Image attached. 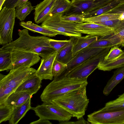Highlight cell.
<instances>
[{
  "mask_svg": "<svg viewBox=\"0 0 124 124\" xmlns=\"http://www.w3.org/2000/svg\"><path fill=\"white\" fill-rule=\"evenodd\" d=\"M80 1H83L85 0H79Z\"/></svg>",
  "mask_w": 124,
  "mask_h": 124,
  "instance_id": "44",
  "label": "cell"
},
{
  "mask_svg": "<svg viewBox=\"0 0 124 124\" xmlns=\"http://www.w3.org/2000/svg\"><path fill=\"white\" fill-rule=\"evenodd\" d=\"M115 34L118 35L124 42V19L119 21L114 28Z\"/></svg>",
  "mask_w": 124,
  "mask_h": 124,
  "instance_id": "36",
  "label": "cell"
},
{
  "mask_svg": "<svg viewBox=\"0 0 124 124\" xmlns=\"http://www.w3.org/2000/svg\"><path fill=\"white\" fill-rule=\"evenodd\" d=\"M30 98L27 101L19 106L14 107L13 113L9 120V124H17L31 108Z\"/></svg>",
  "mask_w": 124,
  "mask_h": 124,
  "instance_id": "17",
  "label": "cell"
},
{
  "mask_svg": "<svg viewBox=\"0 0 124 124\" xmlns=\"http://www.w3.org/2000/svg\"><path fill=\"white\" fill-rule=\"evenodd\" d=\"M54 0H44L34 8V20L39 24L42 23L49 15Z\"/></svg>",
  "mask_w": 124,
  "mask_h": 124,
  "instance_id": "15",
  "label": "cell"
},
{
  "mask_svg": "<svg viewBox=\"0 0 124 124\" xmlns=\"http://www.w3.org/2000/svg\"><path fill=\"white\" fill-rule=\"evenodd\" d=\"M123 96H124V93H123V94L120 95H119L118 96V97H122Z\"/></svg>",
  "mask_w": 124,
  "mask_h": 124,
  "instance_id": "43",
  "label": "cell"
},
{
  "mask_svg": "<svg viewBox=\"0 0 124 124\" xmlns=\"http://www.w3.org/2000/svg\"><path fill=\"white\" fill-rule=\"evenodd\" d=\"M28 0H19L16 6V7L22 4L27 2L28 1Z\"/></svg>",
  "mask_w": 124,
  "mask_h": 124,
  "instance_id": "41",
  "label": "cell"
},
{
  "mask_svg": "<svg viewBox=\"0 0 124 124\" xmlns=\"http://www.w3.org/2000/svg\"><path fill=\"white\" fill-rule=\"evenodd\" d=\"M90 124L88 121L85 120L83 118H81L79 120L73 122L72 124Z\"/></svg>",
  "mask_w": 124,
  "mask_h": 124,
  "instance_id": "40",
  "label": "cell"
},
{
  "mask_svg": "<svg viewBox=\"0 0 124 124\" xmlns=\"http://www.w3.org/2000/svg\"><path fill=\"white\" fill-rule=\"evenodd\" d=\"M104 13L120 15L121 16L118 20L120 21L123 20L124 19V0H122L117 5Z\"/></svg>",
  "mask_w": 124,
  "mask_h": 124,
  "instance_id": "33",
  "label": "cell"
},
{
  "mask_svg": "<svg viewBox=\"0 0 124 124\" xmlns=\"http://www.w3.org/2000/svg\"><path fill=\"white\" fill-rule=\"evenodd\" d=\"M42 80L36 73L23 82L15 92H27L33 95L41 87Z\"/></svg>",
  "mask_w": 124,
  "mask_h": 124,
  "instance_id": "16",
  "label": "cell"
},
{
  "mask_svg": "<svg viewBox=\"0 0 124 124\" xmlns=\"http://www.w3.org/2000/svg\"><path fill=\"white\" fill-rule=\"evenodd\" d=\"M19 0H6L3 6L9 8H15Z\"/></svg>",
  "mask_w": 124,
  "mask_h": 124,
  "instance_id": "38",
  "label": "cell"
},
{
  "mask_svg": "<svg viewBox=\"0 0 124 124\" xmlns=\"http://www.w3.org/2000/svg\"><path fill=\"white\" fill-rule=\"evenodd\" d=\"M28 31L26 28L19 30L18 38L0 48L9 51L17 50L33 52L38 54L42 58L55 51L49 44L50 38L44 36H31Z\"/></svg>",
  "mask_w": 124,
  "mask_h": 124,
  "instance_id": "1",
  "label": "cell"
},
{
  "mask_svg": "<svg viewBox=\"0 0 124 124\" xmlns=\"http://www.w3.org/2000/svg\"><path fill=\"white\" fill-rule=\"evenodd\" d=\"M91 124H124V109L106 111L101 108L87 115Z\"/></svg>",
  "mask_w": 124,
  "mask_h": 124,
  "instance_id": "9",
  "label": "cell"
},
{
  "mask_svg": "<svg viewBox=\"0 0 124 124\" xmlns=\"http://www.w3.org/2000/svg\"><path fill=\"white\" fill-rule=\"evenodd\" d=\"M76 29L77 31L81 34L100 37L107 36L115 32L113 27L88 22L78 23Z\"/></svg>",
  "mask_w": 124,
  "mask_h": 124,
  "instance_id": "12",
  "label": "cell"
},
{
  "mask_svg": "<svg viewBox=\"0 0 124 124\" xmlns=\"http://www.w3.org/2000/svg\"><path fill=\"white\" fill-rule=\"evenodd\" d=\"M99 37L87 34L84 36L76 38L77 39L74 41L73 47V56L79 51L88 47L92 43L97 40Z\"/></svg>",
  "mask_w": 124,
  "mask_h": 124,
  "instance_id": "22",
  "label": "cell"
},
{
  "mask_svg": "<svg viewBox=\"0 0 124 124\" xmlns=\"http://www.w3.org/2000/svg\"><path fill=\"white\" fill-rule=\"evenodd\" d=\"M16 18L15 8L4 7L0 12V44L3 46L13 41Z\"/></svg>",
  "mask_w": 124,
  "mask_h": 124,
  "instance_id": "8",
  "label": "cell"
},
{
  "mask_svg": "<svg viewBox=\"0 0 124 124\" xmlns=\"http://www.w3.org/2000/svg\"><path fill=\"white\" fill-rule=\"evenodd\" d=\"M14 107L3 104L0 105V123L9 121L13 114Z\"/></svg>",
  "mask_w": 124,
  "mask_h": 124,
  "instance_id": "30",
  "label": "cell"
},
{
  "mask_svg": "<svg viewBox=\"0 0 124 124\" xmlns=\"http://www.w3.org/2000/svg\"><path fill=\"white\" fill-rule=\"evenodd\" d=\"M57 53V52L54 51L41 59L40 64L36 71V74L42 80L53 79L52 67Z\"/></svg>",
  "mask_w": 124,
  "mask_h": 124,
  "instance_id": "14",
  "label": "cell"
},
{
  "mask_svg": "<svg viewBox=\"0 0 124 124\" xmlns=\"http://www.w3.org/2000/svg\"><path fill=\"white\" fill-rule=\"evenodd\" d=\"M20 25L22 27L34 32H37L44 36L48 37H55L58 35H61L60 33L50 29L39 26L34 23L32 21H22L19 23Z\"/></svg>",
  "mask_w": 124,
  "mask_h": 124,
  "instance_id": "18",
  "label": "cell"
},
{
  "mask_svg": "<svg viewBox=\"0 0 124 124\" xmlns=\"http://www.w3.org/2000/svg\"><path fill=\"white\" fill-rule=\"evenodd\" d=\"M39 118L57 120L60 122L69 121L72 115L52 101L43 102L35 107H31Z\"/></svg>",
  "mask_w": 124,
  "mask_h": 124,
  "instance_id": "7",
  "label": "cell"
},
{
  "mask_svg": "<svg viewBox=\"0 0 124 124\" xmlns=\"http://www.w3.org/2000/svg\"><path fill=\"white\" fill-rule=\"evenodd\" d=\"M106 111H112L124 109V96L106 103L104 107L101 108Z\"/></svg>",
  "mask_w": 124,
  "mask_h": 124,
  "instance_id": "29",
  "label": "cell"
},
{
  "mask_svg": "<svg viewBox=\"0 0 124 124\" xmlns=\"http://www.w3.org/2000/svg\"><path fill=\"white\" fill-rule=\"evenodd\" d=\"M121 15L119 14L104 13L100 15L89 18H84V22L93 23L105 22L108 21L118 19Z\"/></svg>",
  "mask_w": 124,
  "mask_h": 124,
  "instance_id": "27",
  "label": "cell"
},
{
  "mask_svg": "<svg viewBox=\"0 0 124 124\" xmlns=\"http://www.w3.org/2000/svg\"><path fill=\"white\" fill-rule=\"evenodd\" d=\"M66 67V64L59 61L55 58L52 68L54 78H57L61 76L65 70Z\"/></svg>",
  "mask_w": 124,
  "mask_h": 124,
  "instance_id": "31",
  "label": "cell"
},
{
  "mask_svg": "<svg viewBox=\"0 0 124 124\" xmlns=\"http://www.w3.org/2000/svg\"><path fill=\"white\" fill-rule=\"evenodd\" d=\"M30 124H52L48 120L39 118V119L31 122Z\"/></svg>",
  "mask_w": 124,
  "mask_h": 124,
  "instance_id": "39",
  "label": "cell"
},
{
  "mask_svg": "<svg viewBox=\"0 0 124 124\" xmlns=\"http://www.w3.org/2000/svg\"><path fill=\"white\" fill-rule=\"evenodd\" d=\"M64 13L49 15L41 26L65 36L74 38L81 36V33L76 29L78 23L63 20L62 17Z\"/></svg>",
  "mask_w": 124,
  "mask_h": 124,
  "instance_id": "6",
  "label": "cell"
},
{
  "mask_svg": "<svg viewBox=\"0 0 124 124\" xmlns=\"http://www.w3.org/2000/svg\"><path fill=\"white\" fill-rule=\"evenodd\" d=\"M86 86L67 93L52 101L79 119L83 117L89 102Z\"/></svg>",
  "mask_w": 124,
  "mask_h": 124,
  "instance_id": "2",
  "label": "cell"
},
{
  "mask_svg": "<svg viewBox=\"0 0 124 124\" xmlns=\"http://www.w3.org/2000/svg\"><path fill=\"white\" fill-rule=\"evenodd\" d=\"M30 1L20 5L15 8L16 16L21 22L23 21L26 16L34 9Z\"/></svg>",
  "mask_w": 124,
  "mask_h": 124,
  "instance_id": "26",
  "label": "cell"
},
{
  "mask_svg": "<svg viewBox=\"0 0 124 124\" xmlns=\"http://www.w3.org/2000/svg\"><path fill=\"white\" fill-rule=\"evenodd\" d=\"M74 38L69 41L57 52L55 58L58 60L66 64L73 58V47L74 42Z\"/></svg>",
  "mask_w": 124,
  "mask_h": 124,
  "instance_id": "20",
  "label": "cell"
},
{
  "mask_svg": "<svg viewBox=\"0 0 124 124\" xmlns=\"http://www.w3.org/2000/svg\"><path fill=\"white\" fill-rule=\"evenodd\" d=\"M70 39L58 40L50 39L49 43L50 46L55 51L58 52L69 41Z\"/></svg>",
  "mask_w": 124,
  "mask_h": 124,
  "instance_id": "34",
  "label": "cell"
},
{
  "mask_svg": "<svg viewBox=\"0 0 124 124\" xmlns=\"http://www.w3.org/2000/svg\"><path fill=\"white\" fill-rule=\"evenodd\" d=\"M35 69L22 67L10 70L7 75L0 74V105L23 82L36 73Z\"/></svg>",
  "mask_w": 124,
  "mask_h": 124,
  "instance_id": "3",
  "label": "cell"
},
{
  "mask_svg": "<svg viewBox=\"0 0 124 124\" xmlns=\"http://www.w3.org/2000/svg\"><path fill=\"white\" fill-rule=\"evenodd\" d=\"M84 18V16L83 14H73L68 16L63 15L62 17V19L64 20L78 23H84L83 21Z\"/></svg>",
  "mask_w": 124,
  "mask_h": 124,
  "instance_id": "35",
  "label": "cell"
},
{
  "mask_svg": "<svg viewBox=\"0 0 124 124\" xmlns=\"http://www.w3.org/2000/svg\"><path fill=\"white\" fill-rule=\"evenodd\" d=\"M88 84L87 80H75L62 76L54 78L46 87L40 98L43 102H48L69 92L86 86Z\"/></svg>",
  "mask_w": 124,
  "mask_h": 124,
  "instance_id": "4",
  "label": "cell"
},
{
  "mask_svg": "<svg viewBox=\"0 0 124 124\" xmlns=\"http://www.w3.org/2000/svg\"><path fill=\"white\" fill-rule=\"evenodd\" d=\"M6 0H0V11L2 8V7Z\"/></svg>",
  "mask_w": 124,
  "mask_h": 124,
  "instance_id": "42",
  "label": "cell"
},
{
  "mask_svg": "<svg viewBox=\"0 0 124 124\" xmlns=\"http://www.w3.org/2000/svg\"><path fill=\"white\" fill-rule=\"evenodd\" d=\"M122 0H113L99 9L83 14L84 18L96 16L103 14L114 7Z\"/></svg>",
  "mask_w": 124,
  "mask_h": 124,
  "instance_id": "28",
  "label": "cell"
},
{
  "mask_svg": "<svg viewBox=\"0 0 124 124\" xmlns=\"http://www.w3.org/2000/svg\"><path fill=\"white\" fill-rule=\"evenodd\" d=\"M10 51L13 63L12 69L22 67H30L41 60L39 55L35 53L17 50Z\"/></svg>",
  "mask_w": 124,
  "mask_h": 124,
  "instance_id": "10",
  "label": "cell"
},
{
  "mask_svg": "<svg viewBox=\"0 0 124 124\" xmlns=\"http://www.w3.org/2000/svg\"><path fill=\"white\" fill-rule=\"evenodd\" d=\"M124 51L119 48L118 45L112 47L108 54L105 57L103 60L109 61L114 60L121 55Z\"/></svg>",
  "mask_w": 124,
  "mask_h": 124,
  "instance_id": "32",
  "label": "cell"
},
{
  "mask_svg": "<svg viewBox=\"0 0 124 124\" xmlns=\"http://www.w3.org/2000/svg\"><path fill=\"white\" fill-rule=\"evenodd\" d=\"M32 95L27 92H14L8 96L4 104L14 107L18 106L31 98Z\"/></svg>",
  "mask_w": 124,
  "mask_h": 124,
  "instance_id": "21",
  "label": "cell"
},
{
  "mask_svg": "<svg viewBox=\"0 0 124 124\" xmlns=\"http://www.w3.org/2000/svg\"><path fill=\"white\" fill-rule=\"evenodd\" d=\"M12 65L10 51L0 48V71L11 69Z\"/></svg>",
  "mask_w": 124,
  "mask_h": 124,
  "instance_id": "24",
  "label": "cell"
},
{
  "mask_svg": "<svg viewBox=\"0 0 124 124\" xmlns=\"http://www.w3.org/2000/svg\"><path fill=\"white\" fill-rule=\"evenodd\" d=\"M123 47H124V43L122 45H121Z\"/></svg>",
  "mask_w": 124,
  "mask_h": 124,
  "instance_id": "45",
  "label": "cell"
},
{
  "mask_svg": "<svg viewBox=\"0 0 124 124\" xmlns=\"http://www.w3.org/2000/svg\"><path fill=\"white\" fill-rule=\"evenodd\" d=\"M118 19L108 21L105 22L94 23L99 24L105 25L114 28L119 21Z\"/></svg>",
  "mask_w": 124,
  "mask_h": 124,
  "instance_id": "37",
  "label": "cell"
},
{
  "mask_svg": "<svg viewBox=\"0 0 124 124\" xmlns=\"http://www.w3.org/2000/svg\"><path fill=\"white\" fill-rule=\"evenodd\" d=\"M104 49L100 48L88 47L81 50L74 56L71 61L66 64V70L63 74L90 58L97 55Z\"/></svg>",
  "mask_w": 124,
  "mask_h": 124,
  "instance_id": "13",
  "label": "cell"
},
{
  "mask_svg": "<svg viewBox=\"0 0 124 124\" xmlns=\"http://www.w3.org/2000/svg\"><path fill=\"white\" fill-rule=\"evenodd\" d=\"M72 4L69 0H54L49 15L65 13L71 8Z\"/></svg>",
  "mask_w": 124,
  "mask_h": 124,
  "instance_id": "25",
  "label": "cell"
},
{
  "mask_svg": "<svg viewBox=\"0 0 124 124\" xmlns=\"http://www.w3.org/2000/svg\"><path fill=\"white\" fill-rule=\"evenodd\" d=\"M124 78V66L114 72L113 75L108 81L103 91V94L108 95L113 89Z\"/></svg>",
  "mask_w": 124,
  "mask_h": 124,
  "instance_id": "19",
  "label": "cell"
},
{
  "mask_svg": "<svg viewBox=\"0 0 124 124\" xmlns=\"http://www.w3.org/2000/svg\"><path fill=\"white\" fill-rule=\"evenodd\" d=\"M113 0H89L73 3L65 15L84 14L99 9Z\"/></svg>",
  "mask_w": 124,
  "mask_h": 124,
  "instance_id": "11",
  "label": "cell"
},
{
  "mask_svg": "<svg viewBox=\"0 0 124 124\" xmlns=\"http://www.w3.org/2000/svg\"><path fill=\"white\" fill-rule=\"evenodd\" d=\"M124 66V51L117 58L112 60L100 61L98 65L99 70L103 71H110Z\"/></svg>",
  "mask_w": 124,
  "mask_h": 124,
  "instance_id": "23",
  "label": "cell"
},
{
  "mask_svg": "<svg viewBox=\"0 0 124 124\" xmlns=\"http://www.w3.org/2000/svg\"><path fill=\"white\" fill-rule=\"evenodd\" d=\"M110 48H106L97 55L75 66L62 76L75 80H87L89 76L98 68L99 62L104 60Z\"/></svg>",
  "mask_w": 124,
  "mask_h": 124,
  "instance_id": "5",
  "label": "cell"
}]
</instances>
